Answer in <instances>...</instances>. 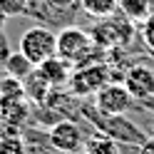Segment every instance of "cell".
<instances>
[{
  "instance_id": "obj_1",
  "label": "cell",
  "mask_w": 154,
  "mask_h": 154,
  "mask_svg": "<svg viewBox=\"0 0 154 154\" xmlns=\"http://www.w3.org/2000/svg\"><path fill=\"white\" fill-rule=\"evenodd\" d=\"M97 50H102V47L94 45L92 35L80 30V27H62V30L57 32V57L67 60L70 65L82 67L85 60H87L90 55H94Z\"/></svg>"
},
{
  "instance_id": "obj_2",
  "label": "cell",
  "mask_w": 154,
  "mask_h": 154,
  "mask_svg": "<svg viewBox=\"0 0 154 154\" xmlns=\"http://www.w3.org/2000/svg\"><path fill=\"white\" fill-rule=\"evenodd\" d=\"M20 52L35 67H40L50 57H57V32H52L50 27H42V25L25 30L20 37Z\"/></svg>"
},
{
  "instance_id": "obj_3",
  "label": "cell",
  "mask_w": 154,
  "mask_h": 154,
  "mask_svg": "<svg viewBox=\"0 0 154 154\" xmlns=\"http://www.w3.org/2000/svg\"><path fill=\"white\" fill-rule=\"evenodd\" d=\"M109 65L104 62H97V65H82L72 70V77H70V92L77 94V97H90V94H97L102 87L109 85Z\"/></svg>"
},
{
  "instance_id": "obj_4",
  "label": "cell",
  "mask_w": 154,
  "mask_h": 154,
  "mask_svg": "<svg viewBox=\"0 0 154 154\" xmlns=\"http://www.w3.org/2000/svg\"><path fill=\"white\" fill-rule=\"evenodd\" d=\"M134 97L129 94V90L124 85L109 82L107 87H102L94 94V109L100 114H107V117H124L129 112Z\"/></svg>"
},
{
  "instance_id": "obj_5",
  "label": "cell",
  "mask_w": 154,
  "mask_h": 154,
  "mask_svg": "<svg viewBox=\"0 0 154 154\" xmlns=\"http://www.w3.org/2000/svg\"><path fill=\"white\" fill-rule=\"evenodd\" d=\"M94 124L100 127L102 134L112 137L114 142H129V144H144L149 137L144 134L139 127H134L132 122H127L124 117H107V114L94 112V117H90Z\"/></svg>"
},
{
  "instance_id": "obj_6",
  "label": "cell",
  "mask_w": 154,
  "mask_h": 154,
  "mask_svg": "<svg viewBox=\"0 0 154 154\" xmlns=\"http://www.w3.org/2000/svg\"><path fill=\"white\" fill-rule=\"evenodd\" d=\"M90 35H92V40H94L97 47H102V50H112V47L124 45L132 37V23L127 20V17H122V20L104 17L100 25H94V30Z\"/></svg>"
},
{
  "instance_id": "obj_7",
  "label": "cell",
  "mask_w": 154,
  "mask_h": 154,
  "mask_svg": "<svg viewBox=\"0 0 154 154\" xmlns=\"http://www.w3.org/2000/svg\"><path fill=\"white\" fill-rule=\"evenodd\" d=\"M47 139H50V144L55 147V152H60V154H77V152L85 149V142H87L82 129L70 119H60L50 129Z\"/></svg>"
},
{
  "instance_id": "obj_8",
  "label": "cell",
  "mask_w": 154,
  "mask_h": 154,
  "mask_svg": "<svg viewBox=\"0 0 154 154\" xmlns=\"http://www.w3.org/2000/svg\"><path fill=\"white\" fill-rule=\"evenodd\" d=\"M122 85L129 90L134 100H149L154 97V70L147 65H134L124 72Z\"/></svg>"
},
{
  "instance_id": "obj_9",
  "label": "cell",
  "mask_w": 154,
  "mask_h": 154,
  "mask_svg": "<svg viewBox=\"0 0 154 154\" xmlns=\"http://www.w3.org/2000/svg\"><path fill=\"white\" fill-rule=\"evenodd\" d=\"M82 8V0H37V5L30 3L27 13L35 17L52 15V20H62V17H72Z\"/></svg>"
},
{
  "instance_id": "obj_10",
  "label": "cell",
  "mask_w": 154,
  "mask_h": 154,
  "mask_svg": "<svg viewBox=\"0 0 154 154\" xmlns=\"http://www.w3.org/2000/svg\"><path fill=\"white\" fill-rule=\"evenodd\" d=\"M37 72L47 80L50 87H62V85H67L70 77H72V65L67 60H62V57H50L47 62H42L37 67Z\"/></svg>"
},
{
  "instance_id": "obj_11",
  "label": "cell",
  "mask_w": 154,
  "mask_h": 154,
  "mask_svg": "<svg viewBox=\"0 0 154 154\" xmlns=\"http://www.w3.org/2000/svg\"><path fill=\"white\" fill-rule=\"evenodd\" d=\"M117 5H119V13L129 23H144L152 15L149 0H117Z\"/></svg>"
},
{
  "instance_id": "obj_12",
  "label": "cell",
  "mask_w": 154,
  "mask_h": 154,
  "mask_svg": "<svg viewBox=\"0 0 154 154\" xmlns=\"http://www.w3.org/2000/svg\"><path fill=\"white\" fill-rule=\"evenodd\" d=\"M35 70V65L27 60V57L17 50V52H10L5 57V72L10 75V77H17V80H25L27 75H30Z\"/></svg>"
},
{
  "instance_id": "obj_13",
  "label": "cell",
  "mask_w": 154,
  "mask_h": 154,
  "mask_svg": "<svg viewBox=\"0 0 154 154\" xmlns=\"http://www.w3.org/2000/svg\"><path fill=\"white\" fill-rule=\"evenodd\" d=\"M82 152L85 154H119V147H117V142L112 137L100 132V134H94V137H87Z\"/></svg>"
},
{
  "instance_id": "obj_14",
  "label": "cell",
  "mask_w": 154,
  "mask_h": 154,
  "mask_svg": "<svg viewBox=\"0 0 154 154\" xmlns=\"http://www.w3.org/2000/svg\"><path fill=\"white\" fill-rule=\"evenodd\" d=\"M23 82H25V94H27V97H32L35 102H42L47 97V92H50V85H47V80L37 72V67L25 77Z\"/></svg>"
},
{
  "instance_id": "obj_15",
  "label": "cell",
  "mask_w": 154,
  "mask_h": 154,
  "mask_svg": "<svg viewBox=\"0 0 154 154\" xmlns=\"http://www.w3.org/2000/svg\"><path fill=\"white\" fill-rule=\"evenodd\" d=\"M82 10L92 17H112L119 10L117 0H82Z\"/></svg>"
},
{
  "instance_id": "obj_16",
  "label": "cell",
  "mask_w": 154,
  "mask_h": 154,
  "mask_svg": "<svg viewBox=\"0 0 154 154\" xmlns=\"http://www.w3.org/2000/svg\"><path fill=\"white\" fill-rule=\"evenodd\" d=\"M27 5H30V0H0V10H3L8 17L27 15Z\"/></svg>"
},
{
  "instance_id": "obj_17",
  "label": "cell",
  "mask_w": 154,
  "mask_h": 154,
  "mask_svg": "<svg viewBox=\"0 0 154 154\" xmlns=\"http://www.w3.org/2000/svg\"><path fill=\"white\" fill-rule=\"evenodd\" d=\"M0 154H25V142L17 134L0 137Z\"/></svg>"
},
{
  "instance_id": "obj_18",
  "label": "cell",
  "mask_w": 154,
  "mask_h": 154,
  "mask_svg": "<svg viewBox=\"0 0 154 154\" xmlns=\"http://www.w3.org/2000/svg\"><path fill=\"white\" fill-rule=\"evenodd\" d=\"M142 40H144V45L154 52V13L142 23Z\"/></svg>"
},
{
  "instance_id": "obj_19",
  "label": "cell",
  "mask_w": 154,
  "mask_h": 154,
  "mask_svg": "<svg viewBox=\"0 0 154 154\" xmlns=\"http://www.w3.org/2000/svg\"><path fill=\"white\" fill-rule=\"evenodd\" d=\"M139 154H154V137H149L144 144H139Z\"/></svg>"
},
{
  "instance_id": "obj_20",
  "label": "cell",
  "mask_w": 154,
  "mask_h": 154,
  "mask_svg": "<svg viewBox=\"0 0 154 154\" xmlns=\"http://www.w3.org/2000/svg\"><path fill=\"white\" fill-rule=\"evenodd\" d=\"M5 23H8V15L0 10V35H3V27H5Z\"/></svg>"
},
{
  "instance_id": "obj_21",
  "label": "cell",
  "mask_w": 154,
  "mask_h": 154,
  "mask_svg": "<svg viewBox=\"0 0 154 154\" xmlns=\"http://www.w3.org/2000/svg\"><path fill=\"white\" fill-rule=\"evenodd\" d=\"M0 97H3V77H0Z\"/></svg>"
},
{
  "instance_id": "obj_22",
  "label": "cell",
  "mask_w": 154,
  "mask_h": 154,
  "mask_svg": "<svg viewBox=\"0 0 154 154\" xmlns=\"http://www.w3.org/2000/svg\"><path fill=\"white\" fill-rule=\"evenodd\" d=\"M77 154H85V152H77Z\"/></svg>"
}]
</instances>
